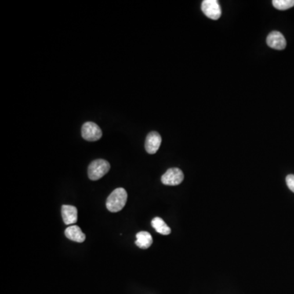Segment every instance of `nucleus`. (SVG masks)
I'll list each match as a JSON object with an SVG mask.
<instances>
[{"label":"nucleus","mask_w":294,"mask_h":294,"mask_svg":"<svg viewBox=\"0 0 294 294\" xmlns=\"http://www.w3.org/2000/svg\"><path fill=\"white\" fill-rule=\"evenodd\" d=\"M272 4L278 10H287L294 6V0H273Z\"/></svg>","instance_id":"obj_12"},{"label":"nucleus","mask_w":294,"mask_h":294,"mask_svg":"<svg viewBox=\"0 0 294 294\" xmlns=\"http://www.w3.org/2000/svg\"><path fill=\"white\" fill-rule=\"evenodd\" d=\"M266 43L270 48H274L276 50H283L287 46L286 40L279 31L270 32L266 38Z\"/></svg>","instance_id":"obj_7"},{"label":"nucleus","mask_w":294,"mask_h":294,"mask_svg":"<svg viewBox=\"0 0 294 294\" xmlns=\"http://www.w3.org/2000/svg\"><path fill=\"white\" fill-rule=\"evenodd\" d=\"M201 8L204 15L212 20H218L222 16V9L218 0H204Z\"/></svg>","instance_id":"obj_4"},{"label":"nucleus","mask_w":294,"mask_h":294,"mask_svg":"<svg viewBox=\"0 0 294 294\" xmlns=\"http://www.w3.org/2000/svg\"><path fill=\"white\" fill-rule=\"evenodd\" d=\"M161 142H162V138L159 132H150L146 136V143H145L146 152L150 154H155L160 149Z\"/></svg>","instance_id":"obj_6"},{"label":"nucleus","mask_w":294,"mask_h":294,"mask_svg":"<svg viewBox=\"0 0 294 294\" xmlns=\"http://www.w3.org/2000/svg\"><path fill=\"white\" fill-rule=\"evenodd\" d=\"M151 225H152L154 230H156L157 232L160 233V234L168 236L171 233V229L164 222L162 218H154L151 222Z\"/></svg>","instance_id":"obj_11"},{"label":"nucleus","mask_w":294,"mask_h":294,"mask_svg":"<svg viewBox=\"0 0 294 294\" xmlns=\"http://www.w3.org/2000/svg\"><path fill=\"white\" fill-rule=\"evenodd\" d=\"M128 200V193L124 188H117L112 191L106 200V208L111 212L122 210Z\"/></svg>","instance_id":"obj_1"},{"label":"nucleus","mask_w":294,"mask_h":294,"mask_svg":"<svg viewBox=\"0 0 294 294\" xmlns=\"http://www.w3.org/2000/svg\"><path fill=\"white\" fill-rule=\"evenodd\" d=\"M110 168V164H109L108 161L102 160V159L94 160L88 166V178H90L92 181L99 180L109 172Z\"/></svg>","instance_id":"obj_2"},{"label":"nucleus","mask_w":294,"mask_h":294,"mask_svg":"<svg viewBox=\"0 0 294 294\" xmlns=\"http://www.w3.org/2000/svg\"><path fill=\"white\" fill-rule=\"evenodd\" d=\"M184 180V174L178 168H169L161 178L163 184L166 186H178Z\"/></svg>","instance_id":"obj_5"},{"label":"nucleus","mask_w":294,"mask_h":294,"mask_svg":"<svg viewBox=\"0 0 294 294\" xmlns=\"http://www.w3.org/2000/svg\"><path fill=\"white\" fill-rule=\"evenodd\" d=\"M82 136L88 142H96L102 136V131L97 124L93 122H87L81 128Z\"/></svg>","instance_id":"obj_3"},{"label":"nucleus","mask_w":294,"mask_h":294,"mask_svg":"<svg viewBox=\"0 0 294 294\" xmlns=\"http://www.w3.org/2000/svg\"><path fill=\"white\" fill-rule=\"evenodd\" d=\"M136 246L142 249H147L151 246L153 243L152 236L147 231H141L136 236Z\"/></svg>","instance_id":"obj_10"},{"label":"nucleus","mask_w":294,"mask_h":294,"mask_svg":"<svg viewBox=\"0 0 294 294\" xmlns=\"http://www.w3.org/2000/svg\"><path fill=\"white\" fill-rule=\"evenodd\" d=\"M62 216L65 224H74L78 219L77 208L72 205H62Z\"/></svg>","instance_id":"obj_8"},{"label":"nucleus","mask_w":294,"mask_h":294,"mask_svg":"<svg viewBox=\"0 0 294 294\" xmlns=\"http://www.w3.org/2000/svg\"><path fill=\"white\" fill-rule=\"evenodd\" d=\"M286 183L288 188L294 193V175L289 174L287 176Z\"/></svg>","instance_id":"obj_13"},{"label":"nucleus","mask_w":294,"mask_h":294,"mask_svg":"<svg viewBox=\"0 0 294 294\" xmlns=\"http://www.w3.org/2000/svg\"><path fill=\"white\" fill-rule=\"evenodd\" d=\"M65 234H66V238L77 243L84 242V240L86 239V236L83 233L80 226L76 225L68 226L65 230Z\"/></svg>","instance_id":"obj_9"}]
</instances>
